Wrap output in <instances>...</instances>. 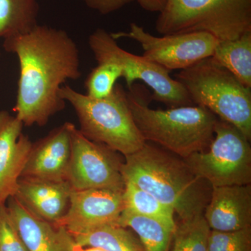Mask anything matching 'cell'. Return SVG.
<instances>
[{"mask_svg": "<svg viewBox=\"0 0 251 251\" xmlns=\"http://www.w3.org/2000/svg\"><path fill=\"white\" fill-rule=\"evenodd\" d=\"M89 46L97 63L110 61L122 68L128 88L140 80L153 90L151 98L172 108L192 105L184 86L169 71L145 57L127 52L118 46L111 34L99 28L90 34Z\"/></svg>", "mask_w": 251, "mask_h": 251, "instance_id": "cell-8", "label": "cell"}, {"mask_svg": "<svg viewBox=\"0 0 251 251\" xmlns=\"http://www.w3.org/2000/svg\"><path fill=\"white\" fill-rule=\"evenodd\" d=\"M162 35L205 31L219 41L251 31V0H167L157 18Z\"/></svg>", "mask_w": 251, "mask_h": 251, "instance_id": "cell-6", "label": "cell"}, {"mask_svg": "<svg viewBox=\"0 0 251 251\" xmlns=\"http://www.w3.org/2000/svg\"><path fill=\"white\" fill-rule=\"evenodd\" d=\"M211 229L203 214L176 224L170 251H208Z\"/></svg>", "mask_w": 251, "mask_h": 251, "instance_id": "cell-22", "label": "cell"}, {"mask_svg": "<svg viewBox=\"0 0 251 251\" xmlns=\"http://www.w3.org/2000/svg\"><path fill=\"white\" fill-rule=\"evenodd\" d=\"M73 190L67 181L21 177L14 196L38 217L59 224L69 209Z\"/></svg>", "mask_w": 251, "mask_h": 251, "instance_id": "cell-16", "label": "cell"}, {"mask_svg": "<svg viewBox=\"0 0 251 251\" xmlns=\"http://www.w3.org/2000/svg\"><path fill=\"white\" fill-rule=\"evenodd\" d=\"M72 157L67 181L75 191L109 189L123 191L122 162L113 151L89 140L75 125L72 128Z\"/></svg>", "mask_w": 251, "mask_h": 251, "instance_id": "cell-10", "label": "cell"}, {"mask_svg": "<svg viewBox=\"0 0 251 251\" xmlns=\"http://www.w3.org/2000/svg\"><path fill=\"white\" fill-rule=\"evenodd\" d=\"M74 236L80 248L97 247L107 251H145L138 238L126 227L107 225Z\"/></svg>", "mask_w": 251, "mask_h": 251, "instance_id": "cell-20", "label": "cell"}, {"mask_svg": "<svg viewBox=\"0 0 251 251\" xmlns=\"http://www.w3.org/2000/svg\"><path fill=\"white\" fill-rule=\"evenodd\" d=\"M86 6L99 14L107 15L121 9L133 0H80Z\"/></svg>", "mask_w": 251, "mask_h": 251, "instance_id": "cell-26", "label": "cell"}, {"mask_svg": "<svg viewBox=\"0 0 251 251\" xmlns=\"http://www.w3.org/2000/svg\"><path fill=\"white\" fill-rule=\"evenodd\" d=\"M145 11L160 13L164 8L167 0H136Z\"/></svg>", "mask_w": 251, "mask_h": 251, "instance_id": "cell-27", "label": "cell"}, {"mask_svg": "<svg viewBox=\"0 0 251 251\" xmlns=\"http://www.w3.org/2000/svg\"><path fill=\"white\" fill-rule=\"evenodd\" d=\"M212 57L251 89V31L232 40L219 41Z\"/></svg>", "mask_w": 251, "mask_h": 251, "instance_id": "cell-17", "label": "cell"}, {"mask_svg": "<svg viewBox=\"0 0 251 251\" xmlns=\"http://www.w3.org/2000/svg\"><path fill=\"white\" fill-rule=\"evenodd\" d=\"M123 77L122 68L117 63L104 61L97 63L85 82L88 97L104 99L113 92L118 79Z\"/></svg>", "mask_w": 251, "mask_h": 251, "instance_id": "cell-23", "label": "cell"}, {"mask_svg": "<svg viewBox=\"0 0 251 251\" xmlns=\"http://www.w3.org/2000/svg\"><path fill=\"white\" fill-rule=\"evenodd\" d=\"M175 79L184 86L193 103L234 125L251 141V88L212 57L180 71Z\"/></svg>", "mask_w": 251, "mask_h": 251, "instance_id": "cell-5", "label": "cell"}, {"mask_svg": "<svg viewBox=\"0 0 251 251\" xmlns=\"http://www.w3.org/2000/svg\"><path fill=\"white\" fill-rule=\"evenodd\" d=\"M115 40L126 38L137 41L143 56L166 70H183L202 59L212 57L219 39L205 31H194L163 36L152 35L136 23L129 30L110 33Z\"/></svg>", "mask_w": 251, "mask_h": 251, "instance_id": "cell-9", "label": "cell"}, {"mask_svg": "<svg viewBox=\"0 0 251 251\" xmlns=\"http://www.w3.org/2000/svg\"><path fill=\"white\" fill-rule=\"evenodd\" d=\"M38 0H0V39L25 34L38 25Z\"/></svg>", "mask_w": 251, "mask_h": 251, "instance_id": "cell-18", "label": "cell"}, {"mask_svg": "<svg viewBox=\"0 0 251 251\" xmlns=\"http://www.w3.org/2000/svg\"><path fill=\"white\" fill-rule=\"evenodd\" d=\"M59 96L74 109L78 130L89 140L125 156L139 151L146 143L133 120L126 92L120 84L104 99L92 98L69 85L61 87Z\"/></svg>", "mask_w": 251, "mask_h": 251, "instance_id": "cell-4", "label": "cell"}, {"mask_svg": "<svg viewBox=\"0 0 251 251\" xmlns=\"http://www.w3.org/2000/svg\"><path fill=\"white\" fill-rule=\"evenodd\" d=\"M119 226L134 231L145 251H170L175 229L158 220L124 209Z\"/></svg>", "mask_w": 251, "mask_h": 251, "instance_id": "cell-19", "label": "cell"}, {"mask_svg": "<svg viewBox=\"0 0 251 251\" xmlns=\"http://www.w3.org/2000/svg\"><path fill=\"white\" fill-rule=\"evenodd\" d=\"M0 251H28L6 204L0 205Z\"/></svg>", "mask_w": 251, "mask_h": 251, "instance_id": "cell-25", "label": "cell"}, {"mask_svg": "<svg viewBox=\"0 0 251 251\" xmlns=\"http://www.w3.org/2000/svg\"><path fill=\"white\" fill-rule=\"evenodd\" d=\"M73 125L67 122L33 144L21 177L67 181Z\"/></svg>", "mask_w": 251, "mask_h": 251, "instance_id": "cell-13", "label": "cell"}, {"mask_svg": "<svg viewBox=\"0 0 251 251\" xmlns=\"http://www.w3.org/2000/svg\"><path fill=\"white\" fill-rule=\"evenodd\" d=\"M3 46L19 62L16 117L26 126L47 125L65 108L61 87L82 75L76 43L63 29L38 24L25 34L4 40Z\"/></svg>", "mask_w": 251, "mask_h": 251, "instance_id": "cell-1", "label": "cell"}, {"mask_svg": "<svg viewBox=\"0 0 251 251\" xmlns=\"http://www.w3.org/2000/svg\"><path fill=\"white\" fill-rule=\"evenodd\" d=\"M145 92L143 86L135 84L126 92L133 120L145 141L182 159L209 148L218 120L214 114L193 105L155 110L149 106Z\"/></svg>", "mask_w": 251, "mask_h": 251, "instance_id": "cell-3", "label": "cell"}, {"mask_svg": "<svg viewBox=\"0 0 251 251\" xmlns=\"http://www.w3.org/2000/svg\"><path fill=\"white\" fill-rule=\"evenodd\" d=\"M214 138L206 151L184 161L211 187L251 184L250 140L237 127L218 119Z\"/></svg>", "mask_w": 251, "mask_h": 251, "instance_id": "cell-7", "label": "cell"}, {"mask_svg": "<svg viewBox=\"0 0 251 251\" xmlns=\"http://www.w3.org/2000/svg\"><path fill=\"white\" fill-rule=\"evenodd\" d=\"M203 216L211 230L231 232L251 227V185L211 188Z\"/></svg>", "mask_w": 251, "mask_h": 251, "instance_id": "cell-15", "label": "cell"}, {"mask_svg": "<svg viewBox=\"0 0 251 251\" xmlns=\"http://www.w3.org/2000/svg\"><path fill=\"white\" fill-rule=\"evenodd\" d=\"M123 196L126 210L138 215L158 220L172 229H175L176 222L174 219V210L160 202L152 195L133 183L125 181Z\"/></svg>", "mask_w": 251, "mask_h": 251, "instance_id": "cell-21", "label": "cell"}, {"mask_svg": "<svg viewBox=\"0 0 251 251\" xmlns=\"http://www.w3.org/2000/svg\"><path fill=\"white\" fill-rule=\"evenodd\" d=\"M80 251H107L104 250V249H100V248L97 247H86V249H80Z\"/></svg>", "mask_w": 251, "mask_h": 251, "instance_id": "cell-28", "label": "cell"}, {"mask_svg": "<svg viewBox=\"0 0 251 251\" xmlns=\"http://www.w3.org/2000/svg\"><path fill=\"white\" fill-rule=\"evenodd\" d=\"M123 191L73 190L67 214L58 225L64 226L73 235L107 225H118L125 209Z\"/></svg>", "mask_w": 251, "mask_h": 251, "instance_id": "cell-11", "label": "cell"}, {"mask_svg": "<svg viewBox=\"0 0 251 251\" xmlns=\"http://www.w3.org/2000/svg\"><path fill=\"white\" fill-rule=\"evenodd\" d=\"M208 251H251V227L231 232L211 229Z\"/></svg>", "mask_w": 251, "mask_h": 251, "instance_id": "cell-24", "label": "cell"}, {"mask_svg": "<svg viewBox=\"0 0 251 251\" xmlns=\"http://www.w3.org/2000/svg\"><path fill=\"white\" fill-rule=\"evenodd\" d=\"M23 126L16 116L0 111V205L16 195L32 148L29 137L23 133Z\"/></svg>", "mask_w": 251, "mask_h": 251, "instance_id": "cell-12", "label": "cell"}, {"mask_svg": "<svg viewBox=\"0 0 251 251\" xmlns=\"http://www.w3.org/2000/svg\"><path fill=\"white\" fill-rule=\"evenodd\" d=\"M6 202L28 251H80L82 249L64 226L40 219L15 196Z\"/></svg>", "mask_w": 251, "mask_h": 251, "instance_id": "cell-14", "label": "cell"}, {"mask_svg": "<svg viewBox=\"0 0 251 251\" xmlns=\"http://www.w3.org/2000/svg\"><path fill=\"white\" fill-rule=\"evenodd\" d=\"M122 173L125 181L170 206L181 221L203 214L210 198V185L184 159L147 142L139 151L125 156Z\"/></svg>", "mask_w": 251, "mask_h": 251, "instance_id": "cell-2", "label": "cell"}]
</instances>
